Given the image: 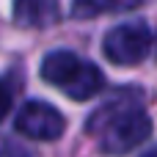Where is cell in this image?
Returning a JSON list of instances; mask_svg holds the SVG:
<instances>
[{
	"label": "cell",
	"instance_id": "1",
	"mask_svg": "<svg viewBox=\"0 0 157 157\" xmlns=\"http://www.w3.org/2000/svg\"><path fill=\"white\" fill-rule=\"evenodd\" d=\"M86 132L99 144L105 155L113 157L141 146L152 135V119L144 110V94L135 86H124L116 97H110L88 116Z\"/></svg>",
	"mask_w": 157,
	"mask_h": 157
},
{
	"label": "cell",
	"instance_id": "2",
	"mask_svg": "<svg viewBox=\"0 0 157 157\" xmlns=\"http://www.w3.org/2000/svg\"><path fill=\"white\" fill-rule=\"evenodd\" d=\"M39 72H41V80L44 83L58 86L66 97H72L77 102L97 97L102 91V86H105L102 72L94 63L77 58L69 50H52V52H47Z\"/></svg>",
	"mask_w": 157,
	"mask_h": 157
},
{
	"label": "cell",
	"instance_id": "3",
	"mask_svg": "<svg viewBox=\"0 0 157 157\" xmlns=\"http://www.w3.org/2000/svg\"><path fill=\"white\" fill-rule=\"evenodd\" d=\"M102 52L116 66H135L152 52V30L144 22H124L108 30Z\"/></svg>",
	"mask_w": 157,
	"mask_h": 157
},
{
	"label": "cell",
	"instance_id": "4",
	"mask_svg": "<svg viewBox=\"0 0 157 157\" xmlns=\"http://www.w3.org/2000/svg\"><path fill=\"white\" fill-rule=\"evenodd\" d=\"M14 127L17 132H22L25 138H33V141H55L63 135L66 130V119L47 102H25L14 119Z\"/></svg>",
	"mask_w": 157,
	"mask_h": 157
},
{
	"label": "cell",
	"instance_id": "5",
	"mask_svg": "<svg viewBox=\"0 0 157 157\" xmlns=\"http://www.w3.org/2000/svg\"><path fill=\"white\" fill-rule=\"evenodd\" d=\"M14 22L19 28H47L58 22V0H14Z\"/></svg>",
	"mask_w": 157,
	"mask_h": 157
},
{
	"label": "cell",
	"instance_id": "6",
	"mask_svg": "<svg viewBox=\"0 0 157 157\" xmlns=\"http://www.w3.org/2000/svg\"><path fill=\"white\" fill-rule=\"evenodd\" d=\"M138 6H141V0H72L69 14L75 19H94L102 14H124Z\"/></svg>",
	"mask_w": 157,
	"mask_h": 157
},
{
	"label": "cell",
	"instance_id": "7",
	"mask_svg": "<svg viewBox=\"0 0 157 157\" xmlns=\"http://www.w3.org/2000/svg\"><path fill=\"white\" fill-rule=\"evenodd\" d=\"M0 157H30V152L19 144H14L11 138H0Z\"/></svg>",
	"mask_w": 157,
	"mask_h": 157
},
{
	"label": "cell",
	"instance_id": "8",
	"mask_svg": "<svg viewBox=\"0 0 157 157\" xmlns=\"http://www.w3.org/2000/svg\"><path fill=\"white\" fill-rule=\"evenodd\" d=\"M11 102H14V94H11V86L6 80H0V121L6 119V113L11 110Z\"/></svg>",
	"mask_w": 157,
	"mask_h": 157
},
{
	"label": "cell",
	"instance_id": "9",
	"mask_svg": "<svg viewBox=\"0 0 157 157\" xmlns=\"http://www.w3.org/2000/svg\"><path fill=\"white\" fill-rule=\"evenodd\" d=\"M141 157H157V146H152V149H146V152H144Z\"/></svg>",
	"mask_w": 157,
	"mask_h": 157
}]
</instances>
